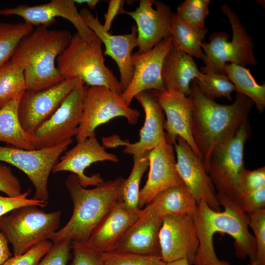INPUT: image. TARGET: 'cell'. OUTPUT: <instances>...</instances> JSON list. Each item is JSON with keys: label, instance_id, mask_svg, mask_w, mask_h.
I'll return each mask as SVG.
<instances>
[{"label": "cell", "instance_id": "d6986e66", "mask_svg": "<svg viewBox=\"0 0 265 265\" xmlns=\"http://www.w3.org/2000/svg\"><path fill=\"white\" fill-rule=\"evenodd\" d=\"M103 161L118 162L119 159L116 155L106 151L95 134L77 142L66 152L60 157L52 172H70L76 175L79 183L83 187L96 186L104 182L100 174L87 176L84 173L85 170L94 163Z\"/></svg>", "mask_w": 265, "mask_h": 265}, {"label": "cell", "instance_id": "d4e9b609", "mask_svg": "<svg viewBox=\"0 0 265 265\" xmlns=\"http://www.w3.org/2000/svg\"><path fill=\"white\" fill-rule=\"evenodd\" d=\"M201 72L192 57L173 48L165 56L162 79L165 90H174L186 96L190 95V83Z\"/></svg>", "mask_w": 265, "mask_h": 265}, {"label": "cell", "instance_id": "484cf974", "mask_svg": "<svg viewBox=\"0 0 265 265\" xmlns=\"http://www.w3.org/2000/svg\"><path fill=\"white\" fill-rule=\"evenodd\" d=\"M148 205L159 217L168 215H193L197 203L183 184L169 188L158 194Z\"/></svg>", "mask_w": 265, "mask_h": 265}, {"label": "cell", "instance_id": "ab89813d", "mask_svg": "<svg viewBox=\"0 0 265 265\" xmlns=\"http://www.w3.org/2000/svg\"><path fill=\"white\" fill-rule=\"evenodd\" d=\"M31 192V190L28 189L15 197L0 196V217L22 206L34 205L42 208L47 206L48 202L28 198Z\"/></svg>", "mask_w": 265, "mask_h": 265}, {"label": "cell", "instance_id": "30bf717a", "mask_svg": "<svg viewBox=\"0 0 265 265\" xmlns=\"http://www.w3.org/2000/svg\"><path fill=\"white\" fill-rule=\"evenodd\" d=\"M140 116L138 110L126 104L121 94L105 86H90L85 93L76 141L80 142L95 134L98 126L114 118L124 117L129 124L133 125Z\"/></svg>", "mask_w": 265, "mask_h": 265}, {"label": "cell", "instance_id": "5b68a950", "mask_svg": "<svg viewBox=\"0 0 265 265\" xmlns=\"http://www.w3.org/2000/svg\"><path fill=\"white\" fill-rule=\"evenodd\" d=\"M102 44L97 37L88 41L75 33L57 56V69L64 80L79 79L87 86H105L121 94L119 80L105 64Z\"/></svg>", "mask_w": 265, "mask_h": 265}, {"label": "cell", "instance_id": "e0dca14e", "mask_svg": "<svg viewBox=\"0 0 265 265\" xmlns=\"http://www.w3.org/2000/svg\"><path fill=\"white\" fill-rule=\"evenodd\" d=\"M136 23L137 52L145 53L152 49L163 39L171 36L170 7L160 1L140 0L132 11H125Z\"/></svg>", "mask_w": 265, "mask_h": 265}, {"label": "cell", "instance_id": "1f68e13d", "mask_svg": "<svg viewBox=\"0 0 265 265\" xmlns=\"http://www.w3.org/2000/svg\"><path fill=\"white\" fill-rule=\"evenodd\" d=\"M33 27L25 22H0V67L10 59L18 44L33 31Z\"/></svg>", "mask_w": 265, "mask_h": 265}, {"label": "cell", "instance_id": "f35d334b", "mask_svg": "<svg viewBox=\"0 0 265 265\" xmlns=\"http://www.w3.org/2000/svg\"><path fill=\"white\" fill-rule=\"evenodd\" d=\"M72 249L71 241L65 240L53 243L50 250L36 265H67Z\"/></svg>", "mask_w": 265, "mask_h": 265}, {"label": "cell", "instance_id": "b9f144b4", "mask_svg": "<svg viewBox=\"0 0 265 265\" xmlns=\"http://www.w3.org/2000/svg\"><path fill=\"white\" fill-rule=\"evenodd\" d=\"M241 185L243 198L247 193L265 186V167H259L252 170L244 168L241 175Z\"/></svg>", "mask_w": 265, "mask_h": 265}, {"label": "cell", "instance_id": "ffe728a7", "mask_svg": "<svg viewBox=\"0 0 265 265\" xmlns=\"http://www.w3.org/2000/svg\"><path fill=\"white\" fill-rule=\"evenodd\" d=\"M151 91L166 117L163 129L167 142L174 145L177 137H180L197 156L203 159L192 135L193 105L190 96L174 90Z\"/></svg>", "mask_w": 265, "mask_h": 265}, {"label": "cell", "instance_id": "5bb4252c", "mask_svg": "<svg viewBox=\"0 0 265 265\" xmlns=\"http://www.w3.org/2000/svg\"><path fill=\"white\" fill-rule=\"evenodd\" d=\"M173 48L172 38L169 36L147 52L132 54V79L121 94L127 105L130 106L135 96L142 91H165L162 79V65L165 56Z\"/></svg>", "mask_w": 265, "mask_h": 265}, {"label": "cell", "instance_id": "7402d4cb", "mask_svg": "<svg viewBox=\"0 0 265 265\" xmlns=\"http://www.w3.org/2000/svg\"><path fill=\"white\" fill-rule=\"evenodd\" d=\"M162 218L149 205L141 209L133 223L128 229L115 250L147 255H160L159 232Z\"/></svg>", "mask_w": 265, "mask_h": 265}, {"label": "cell", "instance_id": "7a4b0ae2", "mask_svg": "<svg viewBox=\"0 0 265 265\" xmlns=\"http://www.w3.org/2000/svg\"><path fill=\"white\" fill-rule=\"evenodd\" d=\"M190 91L193 105L192 135L205 162L216 146L235 136L248 119L254 104L237 92L232 104H218L203 95L194 80L190 83Z\"/></svg>", "mask_w": 265, "mask_h": 265}, {"label": "cell", "instance_id": "ba28073f", "mask_svg": "<svg viewBox=\"0 0 265 265\" xmlns=\"http://www.w3.org/2000/svg\"><path fill=\"white\" fill-rule=\"evenodd\" d=\"M251 134L247 119L232 139L216 146L205 163L216 193L240 203L243 198L241 177L244 169V149Z\"/></svg>", "mask_w": 265, "mask_h": 265}, {"label": "cell", "instance_id": "9c48e42d", "mask_svg": "<svg viewBox=\"0 0 265 265\" xmlns=\"http://www.w3.org/2000/svg\"><path fill=\"white\" fill-rule=\"evenodd\" d=\"M72 142L71 139L50 148L35 150L0 145V162L8 163L24 173L35 188L33 198L47 202L50 174Z\"/></svg>", "mask_w": 265, "mask_h": 265}, {"label": "cell", "instance_id": "83f0119b", "mask_svg": "<svg viewBox=\"0 0 265 265\" xmlns=\"http://www.w3.org/2000/svg\"><path fill=\"white\" fill-rule=\"evenodd\" d=\"M208 32L205 26L199 27L187 24L172 13L171 36L173 47L177 50L204 61L206 56L201 45Z\"/></svg>", "mask_w": 265, "mask_h": 265}, {"label": "cell", "instance_id": "4316f807", "mask_svg": "<svg viewBox=\"0 0 265 265\" xmlns=\"http://www.w3.org/2000/svg\"><path fill=\"white\" fill-rule=\"evenodd\" d=\"M21 97L13 99L0 107V142L24 149L35 150L31 135L23 129L19 118Z\"/></svg>", "mask_w": 265, "mask_h": 265}, {"label": "cell", "instance_id": "f6af8a7d", "mask_svg": "<svg viewBox=\"0 0 265 265\" xmlns=\"http://www.w3.org/2000/svg\"><path fill=\"white\" fill-rule=\"evenodd\" d=\"M8 243V241L0 230V265H2L12 257V254Z\"/></svg>", "mask_w": 265, "mask_h": 265}, {"label": "cell", "instance_id": "7dc6e473", "mask_svg": "<svg viewBox=\"0 0 265 265\" xmlns=\"http://www.w3.org/2000/svg\"><path fill=\"white\" fill-rule=\"evenodd\" d=\"M75 3L86 4L89 9L93 10L100 1L99 0H73Z\"/></svg>", "mask_w": 265, "mask_h": 265}, {"label": "cell", "instance_id": "f1b7e54d", "mask_svg": "<svg viewBox=\"0 0 265 265\" xmlns=\"http://www.w3.org/2000/svg\"><path fill=\"white\" fill-rule=\"evenodd\" d=\"M226 75L234 84L237 93L250 99L260 113L265 108V84H258L249 69L234 63L223 66Z\"/></svg>", "mask_w": 265, "mask_h": 265}, {"label": "cell", "instance_id": "8fae6325", "mask_svg": "<svg viewBox=\"0 0 265 265\" xmlns=\"http://www.w3.org/2000/svg\"><path fill=\"white\" fill-rule=\"evenodd\" d=\"M87 86L79 80L51 117L31 134L35 149L50 148L76 135Z\"/></svg>", "mask_w": 265, "mask_h": 265}, {"label": "cell", "instance_id": "8d00e7d4", "mask_svg": "<svg viewBox=\"0 0 265 265\" xmlns=\"http://www.w3.org/2000/svg\"><path fill=\"white\" fill-rule=\"evenodd\" d=\"M73 258L69 265H105L103 252L87 242L72 241Z\"/></svg>", "mask_w": 265, "mask_h": 265}, {"label": "cell", "instance_id": "816d5d0a", "mask_svg": "<svg viewBox=\"0 0 265 265\" xmlns=\"http://www.w3.org/2000/svg\"></svg>", "mask_w": 265, "mask_h": 265}, {"label": "cell", "instance_id": "74e56055", "mask_svg": "<svg viewBox=\"0 0 265 265\" xmlns=\"http://www.w3.org/2000/svg\"><path fill=\"white\" fill-rule=\"evenodd\" d=\"M52 245L51 240H44L22 254L10 257L2 265H36L49 252Z\"/></svg>", "mask_w": 265, "mask_h": 265}, {"label": "cell", "instance_id": "4dcf8cb0", "mask_svg": "<svg viewBox=\"0 0 265 265\" xmlns=\"http://www.w3.org/2000/svg\"><path fill=\"white\" fill-rule=\"evenodd\" d=\"M26 90L23 70L10 59L0 67V106Z\"/></svg>", "mask_w": 265, "mask_h": 265}, {"label": "cell", "instance_id": "44dd1931", "mask_svg": "<svg viewBox=\"0 0 265 265\" xmlns=\"http://www.w3.org/2000/svg\"><path fill=\"white\" fill-rule=\"evenodd\" d=\"M148 157L149 172L147 181L139 191L140 209L163 190L183 184L177 169L174 146L166 140L151 150Z\"/></svg>", "mask_w": 265, "mask_h": 265}, {"label": "cell", "instance_id": "7bdbcfd3", "mask_svg": "<svg viewBox=\"0 0 265 265\" xmlns=\"http://www.w3.org/2000/svg\"><path fill=\"white\" fill-rule=\"evenodd\" d=\"M239 205L246 214L265 209V186L247 193Z\"/></svg>", "mask_w": 265, "mask_h": 265}, {"label": "cell", "instance_id": "7c38bea8", "mask_svg": "<svg viewBox=\"0 0 265 265\" xmlns=\"http://www.w3.org/2000/svg\"><path fill=\"white\" fill-rule=\"evenodd\" d=\"M79 79H67L40 90H26L21 97L18 116L24 131L32 134L49 119L73 89Z\"/></svg>", "mask_w": 265, "mask_h": 265}, {"label": "cell", "instance_id": "277c9868", "mask_svg": "<svg viewBox=\"0 0 265 265\" xmlns=\"http://www.w3.org/2000/svg\"><path fill=\"white\" fill-rule=\"evenodd\" d=\"M71 37L67 30L39 26L20 42L10 60L23 70L26 90L46 89L64 80L55 61Z\"/></svg>", "mask_w": 265, "mask_h": 265}, {"label": "cell", "instance_id": "ee69618b", "mask_svg": "<svg viewBox=\"0 0 265 265\" xmlns=\"http://www.w3.org/2000/svg\"><path fill=\"white\" fill-rule=\"evenodd\" d=\"M124 0H111L109 1L107 10L105 14V22L103 25L105 29L109 31L116 16L124 14L125 10L123 9Z\"/></svg>", "mask_w": 265, "mask_h": 265}, {"label": "cell", "instance_id": "e575fe53", "mask_svg": "<svg viewBox=\"0 0 265 265\" xmlns=\"http://www.w3.org/2000/svg\"><path fill=\"white\" fill-rule=\"evenodd\" d=\"M210 0H186L179 4L176 13L183 22L193 26L204 27L209 14Z\"/></svg>", "mask_w": 265, "mask_h": 265}, {"label": "cell", "instance_id": "f907efd6", "mask_svg": "<svg viewBox=\"0 0 265 265\" xmlns=\"http://www.w3.org/2000/svg\"></svg>", "mask_w": 265, "mask_h": 265}, {"label": "cell", "instance_id": "c3c4849f", "mask_svg": "<svg viewBox=\"0 0 265 265\" xmlns=\"http://www.w3.org/2000/svg\"><path fill=\"white\" fill-rule=\"evenodd\" d=\"M166 265H190L186 259H183L172 262L166 263Z\"/></svg>", "mask_w": 265, "mask_h": 265}, {"label": "cell", "instance_id": "f546056e", "mask_svg": "<svg viewBox=\"0 0 265 265\" xmlns=\"http://www.w3.org/2000/svg\"><path fill=\"white\" fill-rule=\"evenodd\" d=\"M149 152L143 156L133 157V164L129 177L125 179L122 186L119 200L126 209L139 213V185L143 174L149 166Z\"/></svg>", "mask_w": 265, "mask_h": 265}, {"label": "cell", "instance_id": "8992f818", "mask_svg": "<svg viewBox=\"0 0 265 265\" xmlns=\"http://www.w3.org/2000/svg\"><path fill=\"white\" fill-rule=\"evenodd\" d=\"M221 10L228 18L232 38L229 41V34L226 32H215L210 36L209 42L202 43L201 46L206 56L205 66L200 68V72L203 74L226 75L223 67L227 62L242 66L257 65L252 38L248 34L239 18L227 3L222 5Z\"/></svg>", "mask_w": 265, "mask_h": 265}, {"label": "cell", "instance_id": "2e32d148", "mask_svg": "<svg viewBox=\"0 0 265 265\" xmlns=\"http://www.w3.org/2000/svg\"><path fill=\"white\" fill-rule=\"evenodd\" d=\"M0 15H16L32 26H44L53 24L55 18L62 17L71 22L77 33L84 40L91 41L97 37L87 26L73 0H52L48 3L29 6L20 5L13 8L0 9Z\"/></svg>", "mask_w": 265, "mask_h": 265}, {"label": "cell", "instance_id": "cb8c5ba5", "mask_svg": "<svg viewBox=\"0 0 265 265\" xmlns=\"http://www.w3.org/2000/svg\"><path fill=\"white\" fill-rule=\"evenodd\" d=\"M140 212L128 211L119 200L93 231L87 243L103 253L115 250Z\"/></svg>", "mask_w": 265, "mask_h": 265}, {"label": "cell", "instance_id": "bcb514c9", "mask_svg": "<svg viewBox=\"0 0 265 265\" xmlns=\"http://www.w3.org/2000/svg\"><path fill=\"white\" fill-rule=\"evenodd\" d=\"M130 142L128 140L124 141L121 140L117 135H113L110 137H105L103 139V146L105 148L115 147L119 146H126Z\"/></svg>", "mask_w": 265, "mask_h": 265}, {"label": "cell", "instance_id": "ac0fdd59", "mask_svg": "<svg viewBox=\"0 0 265 265\" xmlns=\"http://www.w3.org/2000/svg\"><path fill=\"white\" fill-rule=\"evenodd\" d=\"M79 12L87 26L104 44L105 50L103 55L110 56L117 64L122 93L131 82L133 75L132 52L136 47V26H132L129 33L113 35L105 29L98 18L94 16L88 8H83Z\"/></svg>", "mask_w": 265, "mask_h": 265}, {"label": "cell", "instance_id": "52a82bcc", "mask_svg": "<svg viewBox=\"0 0 265 265\" xmlns=\"http://www.w3.org/2000/svg\"><path fill=\"white\" fill-rule=\"evenodd\" d=\"M61 217L60 211L46 212L36 206H22L0 217V230L11 244L13 256L19 255L50 239Z\"/></svg>", "mask_w": 265, "mask_h": 265}, {"label": "cell", "instance_id": "d6a6232c", "mask_svg": "<svg viewBox=\"0 0 265 265\" xmlns=\"http://www.w3.org/2000/svg\"><path fill=\"white\" fill-rule=\"evenodd\" d=\"M194 80L201 93L207 97L214 100L223 97L230 101L232 100L231 93L236 89L226 75L201 72Z\"/></svg>", "mask_w": 265, "mask_h": 265}, {"label": "cell", "instance_id": "9a60e30c", "mask_svg": "<svg viewBox=\"0 0 265 265\" xmlns=\"http://www.w3.org/2000/svg\"><path fill=\"white\" fill-rule=\"evenodd\" d=\"M176 166L183 185L197 203L205 201L212 210L220 211L216 190L208 175L203 159L197 156L185 140L177 137L174 144Z\"/></svg>", "mask_w": 265, "mask_h": 265}, {"label": "cell", "instance_id": "3957f363", "mask_svg": "<svg viewBox=\"0 0 265 265\" xmlns=\"http://www.w3.org/2000/svg\"><path fill=\"white\" fill-rule=\"evenodd\" d=\"M124 180L119 177L87 189L80 185L75 175L68 176L65 185L73 202L72 214L67 224L50 240L53 243L65 240L86 242L95 229L119 201Z\"/></svg>", "mask_w": 265, "mask_h": 265}, {"label": "cell", "instance_id": "6da1fadb", "mask_svg": "<svg viewBox=\"0 0 265 265\" xmlns=\"http://www.w3.org/2000/svg\"><path fill=\"white\" fill-rule=\"evenodd\" d=\"M216 196L224 208L223 211H214L205 201H201L192 215L199 241L193 265H230L220 260L215 253L213 238L217 232L232 237L235 240L236 256L241 259L248 257L252 263L256 254V242L249 230L246 213L237 201L218 193Z\"/></svg>", "mask_w": 265, "mask_h": 265}, {"label": "cell", "instance_id": "60d3db41", "mask_svg": "<svg viewBox=\"0 0 265 265\" xmlns=\"http://www.w3.org/2000/svg\"><path fill=\"white\" fill-rule=\"evenodd\" d=\"M0 191L9 197H15L22 193L19 179L13 173L11 168L0 162Z\"/></svg>", "mask_w": 265, "mask_h": 265}, {"label": "cell", "instance_id": "d590c367", "mask_svg": "<svg viewBox=\"0 0 265 265\" xmlns=\"http://www.w3.org/2000/svg\"><path fill=\"white\" fill-rule=\"evenodd\" d=\"M248 226L255 239L256 254L250 265H265V209L246 213Z\"/></svg>", "mask_w": 265, "mask_h": 265}, {"label": "cell", "instance_id": "836d02e7", "mask_svg": "<svg viewBox=\"0 0 265 265\" xmlns=\"http://www.w3.org/2000/svg\"><path fill=\"white\" fill-rule=\"evenodd\" d=\"M105 265H165L159 255L114 250L103 253Z\"/></svg>", "mask_w": 265, "mask_h": 265}, {"label": "cell", "instance_id": "603a6c76", "mask_svg": "<svg viewBox=\"0 0 265 265\" xmlns=\"http://www.w3.org/2000/svg\"><path fill=\"white\" fill-rule=\"evenodd\" d=\"M134 99L144 110L145 121L138 140L133 143L129 142L123 150L133 157L143 156L166 140L163 129V111L151 90L142 91Z\"/></svg>", "mask_w": 265, "mask_h": 265}, {"label": "cell", "instance_id": "681fc988", "mask_svg": "<svg viewBox=\"0 0 265 265\" xmlns=\"http://www.w3.org/2000/svg\"></svg>", "mask_w": 265, "mask_h": 265}, {"label": "cell", "instance_id": "4fadbf2b", "mask_svg": "<svg viewBox=\"0 0 265 265\" xmlns=\"http://www.w3.org/2000/svg\"><path fill=\"white\" fill-rule=\"evenodd\" d=\"M160 255L168 263L186 259L193 264L199 241L192 215H168L162 217L159 232Z\"/></svg>", "mask_w": 265, "mask_h": 265}]
</instances>
